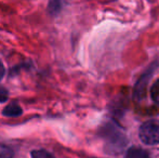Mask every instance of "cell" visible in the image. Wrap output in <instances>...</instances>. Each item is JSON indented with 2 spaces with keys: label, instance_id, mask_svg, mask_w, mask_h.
Segmentation results:
<instances>
[{
  "label": "cell",
  "instance_id": "6da1fadb",
  "mask_svg": "<svg viewBox=\"0 0 159 158\" xmlns=\"http://www.w3.org/2000/svg\"><path fill=\"white\" fill-rule=\"evenodd\" d=\"M139 137L141 141L147 145L159 144V120H147L139 130Z\"/></svg>",
  "mask_w": 159,
  "mask_h": 158
},
{
  "label": "cell",
  "instance_id": "3957f363",
  "mask_svg": "<svg viewBox=\"0 0 159 158\" xmlns=\"http://www.w3.org/2000/svg\"><path fill=\"white\" fill-rule=\"evenodd\" d=\"M67 0H49L48 2V12L51 16H57L63 10Z\"/></svg>",
  "mask_w": 159,
  "mask_h": 158
},
{
  "label": "cell",
  "instance_id": "52a82bcc",
  "mask_svg": "<svg viewBox=\"0 0 159 158\" xmlns=\"http://www.w3.org/2000/svg\"><path fill=\"white\" fill-rule=\"evenodd\" d=\"M13 156L12 151L4 145H0V158H11Z\"/></svg>",
  "mask_w": 159,
  "mask_h": 158
},
{
  "label": "cell",
  "instance_id": "9c48e42d",
  "mask_svg": "<svg viewBox=\"0 0 159 158\" xmlns=\"http://www.w3.org/2000/svg\"><path fill=\"white\" fill-rule=\"evenodd\" d=\"M4 74H6V68H4L3 63L0 61V81H1L2 78L4 77Z\"/></svg>",
  "mask_w": 159,
  "mask_h": 158
},
{
  "label": "cell",
  "instance_id": "8992f818",
  "mask_svg": "<svg viewBox=\"0 0 159 158\" xmlns=\"http://www.w3.org/2000/svg\"><path fill=\"white\" fill-rule=\"evenodd\" d=\"M151 97L154 102L159 104V79L155 81V84L151 88Z\"/></svg>",
  "mask_w": 159,
  "mask_h": 158
},
{
  "label": "cell",
  "instance_id": "ba28073f",
  "mask_svg": "<svg viewBox=\"0 0 159 158\" xmlns=\"http://www.w3.org/2000/svg\"><path fill=\"white\" fill-rule=\"evenodd\" d=\"M8 100V90L3 87H0V103H4Z\"/></svg>",
  "mask_w": 159,
  "mask_h": 158
},
{
  "label": "cell",
  "instance_id": "7a4b0ae2",
  "mask_svg": "<svg viewBox=\"0 0 159 158\" xmlns=\"http://www.w3.org/2000/svg\"><path fill=\"white\" fill-rule=\"evenodd\" d=\"M23 114L22 107L15 102L8 104L6 107L2 110V115L6 117H19Z\"/></svg>",
  "mask_w": 159,
  "mask_h": 158
},
{
  "label": "cell",
  "instance_id": "277c9868",
  "mask_svg": "<svg viewBox=\"0 0 159 158\" xmlns=\"http://www.w3.org/2000/svg\"><path fill=\"white\" fill-rule=\"evenodd\" d=\"M126 157L127 158H149V155L145 150L134 146V147H131L128 150Z\"/></svg>",
  "mask_w": 159,
  "mask_h": 158
},
{
  "label": "cell",
  "instance_id": "5b68a950",
  "mask_svg": "<svg viewBox=\"0 0 159 158\" xmlns=\"http://www.w3.org/2000/svg\"><path fill=\"white\" fill-rule=\"evenodd\" d=\"M32 158H55L52 153L46 150H34L30 153Z\"/></svg>",
  "mask_w": 159,
  "mask_h": 158
}]
</instances>
